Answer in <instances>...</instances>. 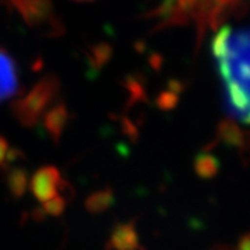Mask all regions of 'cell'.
Wrapping results in <instances>:
<instances>
[{"label":"cell","instance_id":"cell-11","mask_svg":"<svg viewBox=\"0 0 250 250\" xmlns=\"http://www.w3.org/2000/svg\"><path fill=\"white\" fill-rule=\"evenodd\" d=\"M67 207V202L65 199L62 196H56L50 200H47L43 203V207H42V211L45 215H50V217H59L64 213Z\"/></svg>","mask_w":250,"mask_h":250},{"label":"cell","instance_id":"cell-10","mask_svg":"<svg viewBox=\"0 0 250 250\" xmlns=\"http://www.w3.org/2000/svg\"><path fill=\"white\" fill-rule=\"evenodd\" d=\"M6 185H7L10 195L14 199L24 197L29 187V177H28L27 170L22 167H13L6 175Z\"/></svg>","mask_w":250,"mask_h":250},{"label":"cell","instance_id":"cell-15","mask_svg":"<svg viewBox=\"0 0 250 250\" xmlns=\"http://www.w3.org/2000/svg\"><path fill=\"white\" fill-rule=\"evenodd\" d=\"M210 250H232L231 248H228V246H225V245H217V246H214L213 249Z\"/></svg>","mask_w":250,"mask_h":250},{"label":"cell","instance_id":"cell-7","mask_svg":"<svg viewBox=\"0 0 250 250\" xmlns=\"http://www.w3.org/2000/svg\"><path fill=\"white\" fill-rule=\"evenodd\" d=\"M68 110L64 103H54L53 107L49 108L43 116V126L47 136L54 143H59L62 135L68 123Z\"/></svg>","mask_w":250,"mask_h":250},{"label":"cell","instance_id":"cell-12","mask_svg":"<svg viewBox=\"0 0 250 250\" xmlns=\"http://www.w3.org/2000/svg\"><path fill=\"white\" fill-rule=\"evenodd\" d=\"M157 104L163 110H170V108H172L177 104V96L171 95V93H163V95H160L159 100H157Z\"/></svg>","mask_w":250,"mask_h":250},{"label":"cell","instance_id":"cell-1","mask_svg":"<svg viewBox=\"0 0 250 250\" xmlns=\"http://www.w3.org/2000/svg\"><path fill=\"white\" fill-rule=\"evenodd\" d=\"M211 50L227 102L242 121L250 114V27L225 25L215 32Z\"/></svg>","mask_w":250,"mask_h":250},{"label":"cell","instance_id":"cell-5","mask_svg":"<svg viewBox=\"0 0 250 250\" xmlns=\"http://www.w3.org/2000/svg\"><path fill=\"white\" fill-rule=\"evenodd\" d=\"M139 248L141 242L134 221L114 225L108 238L107 250H138Z\"/></svg>","mask_w":250,"mask_h":250},{"label":"cell","instance_id":"cell-6","mask_svg":"<svg viewBox=\"0 0 250 250\" xmlns=\"http://www.w3.org/2000/svg\"><path fill=\"white\" fill-rule=\"evenodd\" d=\"M18 90V72L16 62L0 49V102L11 98Z\"/></svg>","mask_w":250,"mask_h":250},{"label":"cell","instance_id":"cell-14","mask_svg":"<svg viewBox=\"0 0 250 250\" xmlns=\"http://www.w3.org/2000/svg\"><path fill=\"white\" fill-rule=\"evenodd\" d=\"M236 250H250V232L242 235L236 245Z\"/></svg>","mask_w":250,"mask_h":250},{"label":"cell","instance_id":"cell-9","mask_svg":"<svg viewBox=\"0 0 250 250\" xmlns=\"http://www.w3.org/2000/svg\"><path fill=\"white\" fill-rule=\"evenodd\" d=\"M220 168H221L220 160L207 150L199 153L193 160V170L197 177H200L202 179L214 178L220 172Z\"/></svg>","mask_w":250,"mask_h":250},{"label":"cell","instance_id":"cell-4","mask_svg":"<svg viewBox=\"0 0 250 250\" xmlns=\"http://www.w3.org/2000/svg\"><path fill=\"white\" fill-rule=\"evenodd\" d=\"M215 142L223 143L239 153H246L250 150V132L241 128L231 118H224L217 125Z\"/></svg>","mask_w":250,"mask_h":250},{"label":"cell","instance_id":"cell-2","mask_svg":"<svg viewBox=\"0 0 250 250\" xmlns=\"http://www.w3.org/2000/svg\"><path fill=\"white\" fill-rule=\"evenodd\" d=\"M59 82L53 75L41 80L32 89L13 103V114L24 126H35L45 116L59 92Z\"/></svg>","mask_w":250,"mask_h":250},{"label":"cell","instance_id":"cell-8","mask_svg":"<svg viewBox=\"0 0 250 250\" xmlns=\"http://www.w3.org/2000/svg\"><path fill=\"white\" fill-rule=\"evenodd\" d=\"M114 200H116V196H114L113 189L110 188L99 189L85 199V208L90 214H102L114 205Z\"/></svg>","mask_w":250,"mask_h":250},{"label":"cell","instance_id":"cell-13","mask_svg":"<svg viewBox=\"0 0 250 250\" xmlns=\"http://www.w3.org/2000/svg\"><path fill=\"white\" fill-rule=\"evenodd\" d=\"M9 143H7V141H6L3 136H0V166H3V164L6 163L7 156H9Z\"/></svg>","mask_w":250,"mask_h":250},{"label":"cell","instance_id":"cell-3","mask_svg":"<svg viewBox=\"0 0 250 250\" xmlns=\"http://www.w3.org/2000/svg\"><path fill=\"white\" fill-rule=\"evenodd\" d=\"M62 182L60 171L53 166H46L36 170L29 182V188L34 196L36 197V200L45 203L47 200L56 197L57 192L60 190Z\"/></svg>","mask_w":250,"mask_h":250}]
</instances>
